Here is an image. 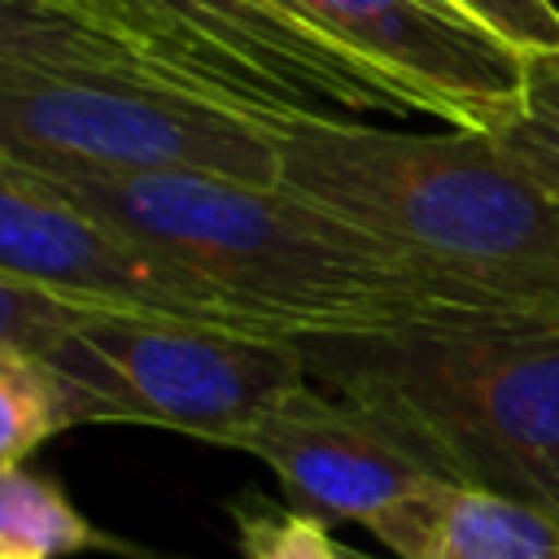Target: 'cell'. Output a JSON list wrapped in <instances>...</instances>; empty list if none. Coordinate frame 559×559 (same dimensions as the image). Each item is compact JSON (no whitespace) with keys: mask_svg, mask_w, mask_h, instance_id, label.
<instances>
[{"mask_svg":"<svg viewBox=\"0 0 559 559\" xmlns=\"http://www.w3.org/2000/svg\"><path fill=\"white\" fill-rule=\"evenodd\" d=\"M362 528L397 559H559V515L476 485H428Z\"/></svg>","mask_w":559,"mask_h":559,"instance_id":"30bf717a","label":"cell"},{"mask_svg":"<svg viewBox=\"0 0 559 559\" xmlns=\"http://www.w3.org/2000/svg\"><path fill=\"white\" fill-rule=\"evenodd\" d=\"M39 362L61 389L70 428L144 424L227 450L262 411L310 380L288 336L118 310H87Z\"/></svg>","mask_w":559,"mask_h":559,"instance_id":"5b68a950","label":"cell"},{"mask_svg":"<svg viewBox=\"0 0 559 559\" xmlns=\"http://www.w3.org/2000/svg\"><path fill=\"white\" fill-rule=\"evenodd\" d=\"M231 520L245 559H349L345 546L332 542L323 520L301 515L293 507L240 502L231 507Z\"/></svg>","mask_w":559,"mask_h":559,"instance_id":"2e32d148","label":"cell"},{"mask_svg":"<svg viewBox=\"0 0 559 559\" xmlns=\"http://www.w3.org/2000/svg\"><path fill=\"white\" fill-rule=\"evenodd\" d=\"M66 428L70 419L52 371L31 354L0 349V467H22Z\"/></svg>","mask_w":559,"mask_h":559,"instance_id":"5bb4252c","label":"cell"},{"mask_svg":"<svg viewBox=\"0 0 559 559\" xmlns=\"http://www.w3.org/2000/svg\"><path fill=\"white\" fill-rule=\"evenodd\" d=\"M162 31L236 100L266 114H389L424 105L341 39L288 13L280 0H140ZM428 118V114H424Z\"/></svg>","mask_w":559,"mask_h":559,"instance_id":"52a82bcc","label":"cell"},{"mask_svg":"<svg viewBox=\"0 0 559 559\" xmlns=\"http://www.w3.org/2000/svg\"><path fill=\"white\" fill-rule=\"evenodd\" d=\"M135 245L297 336H402L528 323L389 240L297 201L188 170L26 166Z\"/></svg>","mask_w":559,"mask_h":559,"instance_id":"6da1fadb","label":"cell"},{"mask_svg":"<svg viewBox=\"0 0 559 559\" xmlns=\"http://www.w3.org/2000/svg\"><path fill=\"white\" fill-rule=\"evenodd\" d=\"M485 135L524 183L559 205V52L524 61L515 109Z\"/></svg>","mask_w":559,"mask_h":559,"instance_id":"4fadbf2b","label":"cell"},{"mask_svg":"<svg viewBox=\"0 0 559 559\" xmlns=\"http://www.w3.org/2000/svg\"><path fill=\"white\" fill-rule=\"evenodd\" d=\"M275 118L288 114L144 70H0V157L17 166L188 170L280 188Z\"/></svg>","mask_w":559,"mask_h":559,"instance_id":"277c9868","label":"cell"},{"mask_svg":"<svg viewBox=\"0 0 559 559\" xmlns=\"http://www.w3.org/2000/svg\"><path fill=\"white\" fill-rule=\"evenodd\" d=\"M345 555H349V559H376V555H362V550H349V546H345Z\"/></svg>","mask_w":559,"mask_h":559,"instance_id":"d6986e66","label":"cell"},{"mask_svg":"<svg viewBox=\"0 0 559 559\" xmlns=\"http://www.w3.org/2000/svg\"><path fill=\"white\" fill-rule=\"evenodd\" d=\"M280 188L528 319H559V205L485 131H389L341 114L275 118Z\"/></svg>","mask_w":559,"mask_h":559,"instance_id":"7a4b0ae2","label":"cell"},{"mask_svg":"<svg viewBox=\"0 0 559 559\" xmlns=\"http://www.w3.org/2000/svg\"><path fill=\"white\" fill-rule=\"evenodd\" d=\"M44 4H57V9H66V13H74V17H83L87 26H96V31H105L109 39H118V44H127V48H135L140 57H148L153 66H162V70H170L175 79H183V83H197V87H205V92H218V96H227L166 31H162V22L140 4V0H44ZM227 100H236V96H227ZM245 105V100H240Z\"/></svg>","mask_w":559,"mask_h":559,"instance_id":"9a60e30c","label":"cell"},{"mask_svg":"<svg viewBox=\"0 0 559 559\" xmlns=\"http://www.w3.org/2000/svg\"><path fill=\"white\" fill-rule=\"evenodd\" d=\"M100 546L70 493L31 467H0V559H70Z\"/></svg>","mask_w":559,"mask_h":559,"instance_id":"7c38bea8","label":"cell"},{"mask_svg":"<svg viewBox=\"0 0 559 559\" xmlns=\"http://www.w3.org/2000/svg\"><path fill=\"white\" fill-rule=\"evenodd\" d=\"M0 275L39 288L66 306L179 319L223 332L288 336L280 323L223 297L179 262L74 205L35 170L0 157ZM293 341V336H288Z\"/></svg>","mask_w":559,"mask_h":559,"instance_id":"8992f818","label":"cell"},{"mask_svg":"<svg viewBox=\"0 0 559 559\" xmlns=\"http://www.w3.org/2000/svg\"><path fill=\"white\" fill-rule=\"evenodd\" d=\"M306 376L402 428L454 485L559 515V319L297 336Z\"/></svg>","mask_w":559,"mask_h":559,"instance_id":"3957f363","label":"cell"},{"mask_svg":"<svg viewBox=\"0 0 559 559\" xmlns=\"http://www.w3.org/2000/svg\"><path fill=\"white\" fill-rule=\"evenodd\" d=\"M301 22L397 79L428 118L459 131L502 122L524 83V57L489 44L437 0H280Z\"/></svg>","mask_w":559,"mask_h":559,"instance_id":"9c48e42d","label":"cell"},{"mask_svg":"<svg viewBox=\"0 0 559 559\" xmlns=\"http://www.w3.org/2000/svg\"><path fill=\"white\" fill-rule=\"evenodd\" d=\"M463 26L515 57L559 52V4L555 0H437Z\"/></svg>","mask_w":559,"mask_h":559,"instance_id":"e0dca14e","label":"cell"},{"mask_svg":"<svg viewBox=\"0 0 559 559\" xmlns=\"http://www.w3.org/2000/svg\"><path fill=\"white\" fill-rule=\"evenodd\" d=\"M9 66H48V70H144L166 74L135 48L109 39L83 17L44 4V0H0V70ZM183 83V79H179ZM197 87V83H192ZM218 96V92H214Z\"/></svg>","mask_w":559,"mask_h":559,"instance_id":"8fae6325","label":"cell"},{"mask_svg":"<svg viewBox=\"0 0 559 559\" xmlns=\"http://www.w3.org/2000/svg\"><path fill=\"white\" fill-rule=\"evenodd\" d=\"M83 314H87L83 306H66L39 288H26V284L0 275V349H17V354L39 358Z\"/></svg>","mask_w":559,"mask_h":559,"instance_id":"ac0fdd59","label":"cell"},{"mask_svg":"<svg viewBox=\"0 0 559 559\" xmlns=\"http://www.w3.org/2000/svg\"><path fill=\"white\" fill-rule=\"evenodd\" d=\"M231 450L262 459L284 485L288 507L323 524H367L428 485H454L402 428L362 402L314 389V380L262 411Z\"/></svg>","mask_w":559,"mask_h":559,"instance_id":"ba28073f","label":"cell"}]
</instances>
